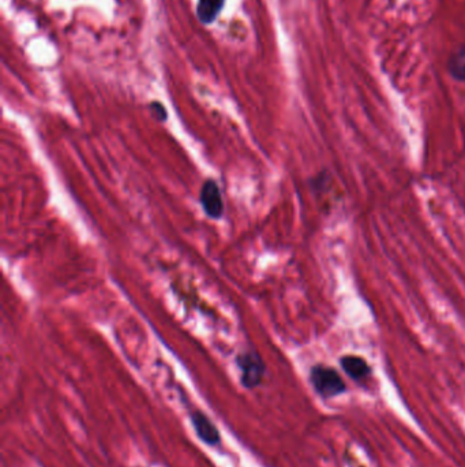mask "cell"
I'll return each mask as SVG.
<instances>
[{"label": "cell", "mask_w": 465, "mask_h": 467, "mask_svg": "<svg viewBox=\"0 0 465 467\" xmlns=\"http://www.w3.org/2000/svg\"><path fill=\"white\" fill-rule=\"evenodd\" d=\"M236 364L241 369V383L245 390H254L262 383L267 367L257 351L247 350L241 353L236 357Z\"/></svg>", "instance_id": "obj_1"}, {"label": "cell", "mask_w": 465, "mask_h": 467, "mask_svg": "<svg viewBox=\"0 0 465 467\" xmlns=\"http://www.w3.org/2000/svg\"><path fill=\"white\" fill-rule=\"evenodd\" d=\"M310 380L314 390L323 397H333L345 391L343 379L335 369L317 365L311 369Z\"/></svg>", "instance_id": "obj_2"}, {"label": "cell", "mask_w": 465, "mask_h": 467, "mask_svg": "<svg viewBox=\"0 0 465 467\" xmlns=\"http://www.w3.org/2000/svg\"><path fill=\"white\" fill-rule=\"evenodd\" d=\"M199 202L206 216L215 221L220 219L224 213V199L216 180L208 179L203 182L199 193Z\"/></svg>", "instance_id": "obj_3"}, {"label": "cell", "mask_w": 465, "mask_h": 467, "mask_svg": "<svg viewBox=\"0 0 465 467\" xmlns=\"http://www.w3.org/2000/svg\"><path fill=\"white\" fill-rule=\"evenodd\" d=\"M191 423L194 426L196 436L198 439L210 447H217L221 442L220 430L215 426V423L212 422V419L206 417L202 412L196 410L193 412L191 416Z\"/></svg>", "instance_id": "obj_4"}, {"label": "cell", "mask_w": 465, "mask_h": 467, "mask_svg": "<svg viewBox=\"0 0 465 467\" xmlns=\"http://www.w3.org/2000/svg\"><path fill=\"white\" fill-rule=\"evenodd\" d=\"M225 0H198L196 17L201 24L210 25L219 17Z\"/></svg>", "instance_id": "obj_5"}, {"label": "cell", "mask_w": 465, "mask_h": 467, "mask_svg": "<svg viewBox=\"0 0 465 467\" xmlns=\"http://www.w3.org/2000/svg\"><path fill=\"white\" fill-rule=\"evenodd\" d=\"M342 367L345 370V373L349 377H352L353 380L366 379L371 371L368 362L363 358L353 357V355H346L342 358Z\"/></svg>", "instance_id": "obj_6"}, {"label": "cell", "mask_w": 465, "mask_h": 467, "mask_svg": "<svg viewBox=\"0 0 465 467\" xmlns=\"http://www.w3.org/2000/svg\"><path fill=\"white\" fill-rule=\"evenodd\" d=\"M447 69L454 79L465 82V46H461L452 53Z\"/></svg>", "instance_id": "obj_7"}, {"label": "cell", "mask_w": 465, "mask_h": 467, "mask_svg": "<svg viewBox=\"0 0 465 467\" xmlns=\"http://www.w3.org/2000/svg\"><path fill=\"white\" fill-rule=\"evenodd\" d=\"M150 111H151V115H153L159 122H166L167 118H168L167 110H166V107H164L160 101H153V103L150 104Z\"/></svg>", "instance_id": "obj_8"}]
</instances>
